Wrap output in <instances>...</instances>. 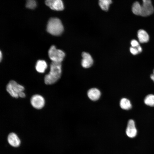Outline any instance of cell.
<instances>
[{
  "label": "cell",
  "instance_id": "9a60e30c",
  "mask_svg": "<svg viewBox=\"0 0 154 154\" xmlns=\"http://www.w3.org/2000/svg\"><path fill=\"white\" fill-rule=\"evenodd\" d=\"M112 3V0H99V5L103 10L107 11L108 10L110 5Z\"/></svg>",
  "mask_w": 154,
  "mask_h": 154
},
{
  "label": "cell",
  "instance_id": "277c9868",
  "mask_svg": "<svg viewBox=\"0 0 154 154\" xmlns=\"http://www.w3.org/2000/svg\"><path fill=\"white\" fill-rule=\"evenodd\" d=\"M48 54L52 62L59 63H61L65 55L63 51L56 49L53 45L51 46L49 49Z\"/></svg>",
  "mask_w": 154,
  "mask_h": 154
},
{
  "label": "cell",
  "instance_id": "30bf717a",
  "mask_svg": "<svg viewBox=\"0 0 154 154\" xmlns=\"http://www.w3.org/2000/svg\"><path fill=\"white\" fill-rule=\"evenodd\" d=\"M7 140L9 143L14 147H18L20 144V139L17 135L14 133H10L8 135Z\"/></svg>",
  "mask_w": 154,
  "mask_h": 154
},
{
  "label": "cell",
  "instance_id": "cb8c5ba5",
  "mask_svg": "<svg viewBox=\"0 0 154 154\" xmlns=\"http://www.w3.org/2000/svg\"><path fill=\"white\" fill-rule=\"evenodd\" d=\"M0 61H1V59L2 57V54L1 51H0Z\"/></svg>",
  "mask_w": 154,
  "mask_h": 154
},
{
  "label": "cell",
  "instance_id": "d6986e66",
  "mask_svg": "<svg viewBox=\"0 0 154 154\" xmlns=\"http://www.w3.org/2000/svg\"><path fill=\"white\" fill-rule=\"evenodd\" d=\"M130 50L131 53L134 55H136L139 53L137 47L131 46L130 48Z\"/></svg>",
  "mask_w": 154,
  "mask_h": 154
},
{
  "label": "cell",
  "instance_id": "2e32d148",
  "mask_svg": "<svg viewBox=\"0 0 154 154\" xmlns=\"http://www.w3.org/2000/svg\"><path fill=\"white\" fill-rule=\"evenodd\" d=\"M131 9L132 12L134 14L140 16L141 5L139 2L136 1L134 2L132 4Z\"/></svg>",
  "mask_w": 154,
  "mask_h": 154
},
{
  "label": "cell",
  "instance_id": "5bb4252c",
  "mask_svg": "<svg viewBox=\"0 0 154 154\" xmlns=\"http://www.w3.org/2000/svg\"><path fill=\"white\" fill-rule=\"evenodd\" d=\"M121 108L123 110H129L131 108V105L130 101L126 98H123L120 102Z\"/></svg>",
  "mask_w": 154,
  "mask_h": 154
},
{
  "label": "cell",
  "instance_id": "ffe728a7",
  "mask_svg": "<svg viewBox=\"0 0 154 154\" xmlns=\"http://www.w3.org/2000/svg\"><path fill=\"white\" fill-rule=\"evenodd\" d=\"M131 44L132 47H137L139 45L138 42L135 40H133L131 42Z\"/></svg>",
  "mask_w": 154,
  "mask_h": 154
},
{
  "label": "cell",
  "instance_id": "603a6c76",
  "mask_svg": "<svg viewBox=\"0 0 154 154\" xmlns=\"http://www.w3.org/2000/svg\"><path fill=\"white\" fill-rule=\"evenodd\" d=\"M150 77L151 79L154 82V70L153 71V73L150 76Z\"/></svg>",
  "mask_w": 154,
  "mask_h": 154
},
{
  "label": "cell",
  "instance_id": "4fadbf2b",
  "mask_svg": "<svg viewBox=\"0 0 154 154\" xmlns=\"http://www.w3.org/2000/svg\"><path fill=\"white\" fill-rule=\"evenodd\" d=\"M47 65L46 62L44 60H39L36 63L35 68L38 72L43 73L47 68Z\"/></svg>",
  "mask_w": 154,
  "mask_h": 154
},
{
  "label": "cell",
  "instance_id": "6da1fadb",
  "mask_svg": "<svg viewBox=\"0 0 154 154\" xmlns=\"http://www.w3.org/2000/svg\"><path fill=\"white\" fill-rule=\"evenodd\" d=\"M62 73L61 63L52 62L50 71L44 77V82L47 85L55 83L60 78Z\"/></svg>",
  "mask_w": 154,
  "mask_h": 154
},
{
  "label": "cell",
  "instance_id": "7402d4cb",
  "mask_svg": "<svg viewBox=\"0 0 154 154\" xmlns=\"http://www.w3.org/2000/svg\"><path fill=\"white\" fill-rule=\"evenodd\" d=\"M139 53L141 52L142 51V48L139 45L137 47Z\"/></svg>",
  "mask_w": 154,
  "mask_h": 154
},
{
  "label": "cell",
  "instance_id": "9c48e42d",
  "mask_svg": "<svg viewBox=\"0 0 154 154\" xmlns=\"http://www.w3.org/2000/svg\"><path fill=\"white\" fill-rule=\"evenodd\" d=\"M137 132L134 121L132 119L129 120L126 130V135L129 137L133 138L136 136Z\"/></svg>",
  "mask_w": 154,
  "mask_h": 154
},
{
  "label": "cell",
  "instance_id": "7a4b0ae2",
  "mask_svg": "<svg viewBox=\"0 0 154 154\" xmlns=\"http://www.w3.org/2000/svg\"><path fill=\"white\" fill-rule=\"evenodd\" d=\"M64 27L60 20L57 18H52L49 20L47 26V31L52 35L58 36L64 31Z\"/></svg>",
  "mask_w": 154,
  "mask_h": 154
},
{
  "label": "cell",
  "instance_id": "8992f818",
  "mask_svg": "<svg viewBox=\"0 0 154 154\" xmlns=\"http://www.w3.org/2000/svg\"><path fill=\"white\" fill-rule=\"evenodd\" d=\"M31 103L34 108L40 109L44 106L45 101L44 98L42 96L39 94H35L31 97Z\"/></svg>",
  "mask_w": 154,
  "mask_h": 154
},
{
  "label": "cell",
  "instance_id": "ba28073f",
  "mask_svg": "<svg viewBox=\"0 0 154 154\" xmlns=\"http://www.w3.org/2000/svg\"><path fill=\"white\" fill-rule=\"evenodd\" d=\"M82 59L81 62L82 66L85 68L91 67L93 64L94 61L91 55L88 53L83 52L82 54Z\"/></svg>",
  "mask_w": 154,
  "mask_h": 154
},
{
  "label": "cell",
  "instance_id": "ac0fdd59",
  "mask_svg": "<svg viewBox=\"0 0 154 154\" xmlns=\"http://www.w3.org/2000/svg\"><path fill=\"white\" fill-rule=\"evenodd\" d=\"M26 6L30 9H34L37 6L36 2L35 0H27Z\"/></svg>",
  "mask_w": 154,
  "mask_h": 154
},
{
  "label": "cell",
  "instance_id": "3957f363",
  "mask_svg": "<svg viewBox=\"0 0 154 154\" xmlns=\"http://www.w3.org/2000/svg\"><path fill=\"white\" fill-rule=\"evenodd\" d=\"M6 88L7 91L9 94L15 98H19L20 93L23 92L25 89L23 86L18 84L13 80L9 81L7 84Z\"/></svg>",
  "mask_w": 154,
  "mask_h": 154
},
{
  "label": "cell",
  "instance_id": "8fae6325",
  "mask_svg": "<svg viewBox=\"0 0 154 154\" xmlns=\"http://www.w3.org/2000/svg\"><path fill=\"white\" fill-rule=\"evenodd\" d=\"M101 95L100 91L98 89L93 88L89 89L87 92L88 98L93 101H96L100 98Z\"/></svg>",
  "mask_w": 154,
  "mask_h": 154
},
{
  "label": "cell",
  "instance_id": "44dd1931",
  "mask_svg": "<svg viewBox=\"0 0 154 154\" xmlns=\"http://www.w3.org/2000/svg\"><path fill=\"white\" fill-rule=\"evenodd\" d=\"M25 97V94L23 92H22L20 93L19 94V97H21V98H24Z\"/></svg>",
  "mask_w": 154,
  "mask_h": 154
},
{
  "label": "cell",
  "instance_id": "52a82bcc",
  "mask_svg": "<svg viewBox=\"0 0 154 154\" xmlns=\"http://www.w3.org/2000/svg\"><path fill=\"white\" fill-rule=\"evenodd\" d=\"M45 3L54 10L61 11L64 9L63 3L62 0H46Z\"/></svg>",
  "mask_w": 154,
  "mask_h": 154
},
{
  "label": "cell",
  "instance_id": "e0dca14e",
  "mask_svg": "<svg viewBox=\"0 0 154 154\" xmlns=\"http://www.w3.org/2000/svg\"><path fill=\"white\" fill-rule=\"evenodd\" d=\"M145 104L150 106H154V95L150 94L146 96L144 100Z\"/></svg>",
  "mask_w": 154,
  "mask_h": 154
},
{
  "label": "cell",
  "instance_id": "7c38bea8",
  "mask_svg": "<svg viewBox=\"0 0 154 154\" xmlns=\"http://www.w3.org/2000/svg\"><path fill=\"white\" fill-rule=\"evenodd\" d=\"M137 36L139 40L141 43L147 42L149 40V35L144 30H139L137 32Z\"/></svg>",
  "mask_w": 154,
  "mask_h": 154
},
{
  "label": "cell",
  "instance_id": "5b68a950",
  "mask_svg": "<svg viewBox=\"0 0 154 154\" xmlns=\"http://www.w3.org/2000/svg\"><path fill=\"white\" fill-rule=\"evenodd\" d=\"M142 2L140 16L147 17L152 14L154 8L151 0H142Z\"/></svg>",
  "mask_w": 154,
  "mask_h": 154
}]
</instances>
